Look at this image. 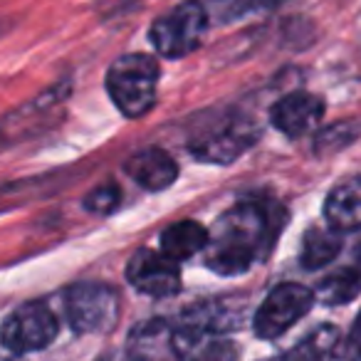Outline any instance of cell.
Listing matches in <instances>:
<instances>
[{"label": "cell", "mask_w": 361, "mask_h": 361, "mask_svg": "<svg viewBox=\"0 0 361 361\" xmlns=\"http://www.w3.org/2000/svg\"><path fill=\"white\" fill-rule=\"evenodd\" d=\"M124 171L144 191H164L178 176V164L164 149L151 146V149H144L131 156L124 164Z\"/></svg>", "instance_id": "11"}, {"label": "cell", "mask_w": 361, "mask_h": 361, "mask_svg": "<svg viewBox=\"0 0 361 361\" xmlns=\"http://www.w3.org/2000/svg\"><path fill=\"white\" fill-rule=\"evenodd\" d=\"M119 198H121V193L116 186H102V188H94V191L85 198V208L92 213H99V216H106V213H111L119 206Z\"/></svg>", "instance_id": "19"}, {"label": "cell", "mask_w": 361, "mask_h": 361, "mask_svg": "<svg viewBox=\"0 0 361 361\" xmlns=\"http://www.w3.org/2000/svg\"><path fill=\"white\" fill-rule=\"evenodd\" d=\"M359 292H361V275L356 270H351V267H344V270H336L331 275H326L319 282L314 295L322 305L334 307V305L351 302Z\"/></svg>", "instance_id": "17"}, {"label": "cell", "mask_w": 361, "mask_h": 361, "mask_svg": "<svg viewBox=\"0 0 361 361\" xmlns=\"http://www.w3.org/2000/svg\"><path fill=\"white\" fill-rule=\"evenodd\" d=\"M57 329L60 322L50 307L42 302H25L3 322V344L13 354H30L50 346Z\"/></svg>", "instance_id": "6"}, {"label": "cell", "mask_w": 361, "mask_h": 361, "mask_svg": "<svg viewBox=\"0 0 361 361\" xmlns=\"http://www.w3.org/2000/svg\"><path fill=\"white\" fill-rule=\"evenodd\" d=\"M235 354V344L228 339L226 331L191 322H180L173 329L176 361H233Z\"/></svg>", "instance_id": "9"}, {"label": "cell", "mask_w": 361, "mask_h": 361, "mask_svg": "<svg viewBox=\"0 0 361 361\" xmlns=\"http://www.w3.org/2000/svg\"><path fill=\"white\" fill-rule=\"evenodd\" d=\"M267 361H285V359H267Z\"/></svg>", "instance_id": "21"}, {"label": "cell", "mask_w": 361, "mask_h": 361, "mask_svg": "<svg viewBox=\"0 0 361 361\" xmlns=\"http://www.w3.org/2000/svg\"><path fill=\"white\" fill-rule=\"evenodd\" d=\"M341 334L334 324H322L312 329L300 344H295L282 359L285 361H322L336 349Z\"/></svg>", "instance_id": "16"}, {"label": "cell", "mask_w": 361, "mask_h": 361, "mask_svg": "<svg viewBox=\"0 0 361 361\" xmlns=\"http://www.w3.org/2000/svg\"><path fill=\"white\" fill-rule=\"evenodd\" d=\"M213 3H216V13H221L223 20H231V18L257 11L262 6H275L280 0H213Z\"/></svg>", "instance_id": "20"}, {"label": "cell", "mask_w": 361, "mask_h": 361, "mask_svg": "<svg viewBox=\"0 0 361 361\" xmlns=\"http://www.w3.org/2000/svg\"><path fill=\"white\" fill-rule=\"evenodd\" d=\"M314 302L317 295L312 290H307L305 285L285 282V285L275 287L255 314V322H252L255 334L260 339H277L287 329H292L312 310Z\"/></svg>", "instance_id": "7"}, {"label": "cell", "mask_w": 361, "mask_h": 361, "mask_svg": "<svg viewBox=\"0 0 361 361\" xmlns=\"http://www.w3.org/2000/svg\"><path fill=\"white\" fill-rule=\"evenodd\" d=\"M65 314L80 334H106L119 319V295L109 285L82 282L67 290Z\"/></svg>", "instance_id": "5"}, {"label": "cell", "mask_w": 361, "mask_h": 361, "mask_svg": "<svg viewBox=\"0 0 361 361\" xmlns=\"http://www.w3.org/2000/svg\"><path fill=\"white\" fill-rule=\"evenodd\" d=\"M208 27V11L198 0H186L173 11L156 18L149 30V40L161 57L178 60L198 50Z\"/></svg>", "instance_id": "4"}, {"label": "cell", "mask_w": 361, "mask_h": 361, "mask_svg": "<svg viewBox=\"0 0 361 361\" xmlns=\"http://www.w3.org/2000/svg\"><path fill=\"white\" fill-rule=\"evenodd\" d=\"M164 354H173V329L166 322L154 319L131 331L126 346L129 361H161Z\"/></svg>", "instance_id": "14"}, {"label": "cell", "mask_w": 361, "mask_h": 361, "mask_svg": "<svg viewBox=\"0 0 361 361\" xmlns=\"http://www.w3.org/2000/svg\"><path fill=\"white\" fill-rule=\"evenodd\" d=\"M126 280L136 292L149 297H171L180 292V270L178 262L156 252L151 247H141L126 262Z\"/></svg>", "instance_id": "8"}, {"label": "cell", "mask_w": 361, "mask_h": 361, "mask_svg": "<svg viewBox=\"0 0 361 361\" xmlns=\"http://www.w3.org/2000/svg\"><path fill=\"white\" fill-rule=\"evenodd\" d=\"M285 213L275 203L243 201L218 218L203 250L206 265L218 275H243L265 262L280 235Z\"/></svg>", "instance_id": "1"}, {"label": "cell", "mask_w": 361, "mask_h": 361, "mask_svg": "<svg viewBox=\"0 0 361 361\" xmlns=\"http://www.w3.org/2000/svg\"><path fill=\"white\" fill-rule=\"evenodd\" d=\"M359 260H361V247H359Z\"/></svg>", "instance_id": "22"}, {"label": "cell", "mask_w": 361, "mask_h": 361, "mask_svg": "<svg viewBox=\"0 0 361 361\" xmlns=\"http://www.w3.org/2000/svg\"><path fill=\"white\" fill-rule=\"evenodd\" d=\"M180 322H191V324H201L208 326V329H218V331H233L238 324H240V312L233 310L228 302H203V305H196L191 310H186L183 319Z\"/></svg>", "instance_id": "18"}, {"label": "cell", "mask_w": 361, "mask_h": 361, "mask_svg": "<svg viewBox=\"0 0 361 361\" xmlns=\"http://www.w3.org/2000/svg\"><path fill=\"white\" fill-rule=\"evenodd\" d=\"M341 250V233L331 228H310L302 238L300 262L305 270H317L331 262Z\"/></svg>", "instance_id": "15"}, {"label": "cell", "mask_w": 361, "mask_h": 361, "mask_svg": "<svg viewBox=\"0 0 361 361\" xmlns=\"http://www.w3.org/2000/svg\"><path fill=\"white\" fill-rule=\"evenodd\" d=\"M270 119L277 131H282L290 139H300L314 131L324 119V99L312 92H290L272 106Z\"/></svg>", "instance_id": "10"}, {"label": "cell", "mask_w": 361, "mask_h": 361, "mask_svg": "<svg viewBox=\"0 0 361 361\" xmlns=\"http://www.w3.org/2000/svg\"><path fill=\"white\" fill-rule=\"evenodd\" d=\"M326 226L336 233H351L361 228V176L346 178L334 186L324 201Z\"/></svg>", "instance_id": "12"}, {"label": "cell", "mask_w": 361, "mask_h": 361, "mask_svg": "<svg viewBox=\"0 0 361 361\" xmlns=\"http://www.w3.org/2000/svg\"><path fill=\"white\" fill-rule=\"evenodd\" d=\"M257 136H260V126L255 124V119L240 111H231V114H221L216 121H208L201 131H196L188 141V151L203 164L226 166L250 151Z\"/></svg>", "instance_id": "3"}, {"label": "cell", "mask_w": 361, "mask_h": 361, "mask_svg": "<svg viewBox=\"0 0 361 361\" xmlns=\"http://www.w3.org/2000/svg\"><path fill=\"white\" fill-rule=\"evenodd\" d=\"M159 62L144 52L121 55L111 62L106 72V92L116 109L129 119L144 116L156 102V87H159Z\"/></svg>", "instance_id": "2"}, {"label": "cell", "mask_w": 361, "mask_h": 361, "mask_svg": "<svg viewBox=\"0 0 361 361\" xmlns=\"http://www.w3.org/2000/svg\"><path fill=\"white\" fill-rule=\"evenodd\" d=\"M161 252L176 262H183L196 252H203L211 240V233L198 221H180L161 233Z\"/></svg>", "instance_id": "13"}]
</instances>
